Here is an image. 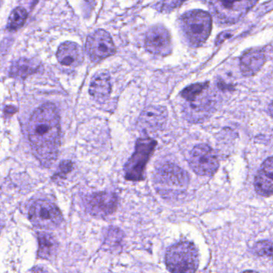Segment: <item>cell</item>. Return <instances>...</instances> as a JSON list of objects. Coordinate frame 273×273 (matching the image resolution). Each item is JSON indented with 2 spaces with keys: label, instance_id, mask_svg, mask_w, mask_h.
I'll return each instance as SVG.
<instances>
[{
  "label": "cell",
  "instance_id": "6da1fadb",
  "mask_svg": "<svg viewBox=\"0 0 273 273\" xmlns=\"http://www.w3.org/2000/svg\"><path fill=\"white\" fill-rule=\"evenodd\" d=\"M28 137L32 151L42 165L56 161L60 144V116L53 103L38 107L28 123Z\"/></svg>",
  "mask_w": 273,
  "mask_h": 273
},
{
  "label": "cell",
  "instance_id": "7a4b0ae2",
  "mask_svg": "<svg viewBox=\"0 0 273 273\" xmlns=\"http://www.w3.org/2000/svg\"><path fill=\"white\" fill-rule=\"evenodd\" d=\"M189 182L188 172L172 163H165L155 172V188L159 194L166 198H173L184 194L188 189Z\"/></svg>",
  "mask_w": 273,
  "mask_h": 273
},
{
  "label": "cell",
  "instance_id": "3957f363",
  "mask_svg": "<svg viewBox=\"0 0 273 273\" xmlns=\"http://www.w3.org/2000/svg\"><path fill=\"white\" fill-rule=\"evenodd\" d=\"M212 17L202 10L184 13L180 19V26L188 44L200 47L205 43L212 31Z\"/></svg>",
  "mask_w": 273,
  "mask_h": 273
},
{
  "label": "cell",
  "instance_id": "277c9868",
  "mask_svg": "<svg viewBox=\"0 0 273 273\" xmlns=\"http://www.w3.org/2000/svg\"><path fill=\"white\" fill-rule=\"evenodd\" d=\"M199 262L198 249L192 242H179L167 250L165 263L172 272H195Z\"/></svg>",
  "mask_w": 273,
  "mask_h": 273
},
{
  "label": "cell",
  "instance_id": "5b68a950",
  "mask_svg": "<svg viewBox=\"0 0 273 273\" xmlns=\"http://www.w3.org/2000/svg\"><path fill=\"white\" fill-rule=\"evenodd\" d=\"M153 139H139L135 144V152L124 166V177L128 181L138 182L145 179V169L150 157L157 147Z\"/></svg>",
  "mask_w": 273,
  "mask_h": 273
},
{
  "label": "cell",
  "instance_id": "8992f818",
  "mask_svg": "<svg viewBox=\"0 0 273 273\" xmlns=\"http://www.w3.org/2000/svg\"><path fill=\"white\" fill-rule=\"evenodd\" d=\"M258 0H211L212 12L222 24H233L241 20Z\"/></svg>",
  "mask_w": 273,
  "mask_h": 273
},
{
  "label": "cell",
  "instance_id": "52a82bcc",
  "mask_svg": "<svg viewBox=\"0 0 273 273\" xmlns=\"http://www.w3.org/2000/svg\"><path fill=\"white\" fill-rule=\"evenodd\" d=\"M29 219L33 225L42 229H54L63 221L57 206L48 200H37L29 211Z\"/></svg>",
  "mask_w": 273,
  "mask_h": 273
},
{
  "label": "cell",
  "instance_id": "ba28073f",
  "mask_svg": "<svg viewBox=\"0 0 273 273\" xmlns=\"http://www.w3.org/2000/svg\"><path fill=\"white\" fill-rule=\"evenodd\" d=\"M189 165L196 174L211 176L219 168V160L216 152L207 145L194 147L189 157Z\"/></svg>",
  "mask_w": 273,
  "mask_h": 273
},
{
  "label": "cell",
  "instance_id": "9c48e42d",
  "mask_svg": "<svg viewBox=\"0 0 273 273\" xmlns=\"http://www.w3.org/2000/svg\"><path fill=\"white\" fill-rule=\"evenodd\" d=\"M86 52L93 62H99L114 55L115 44L108 32L106 31H95L87 38Z\"/></svg>",
  "mask_w": 273,
  "mask_h": 273
},
{
  "label": "cell",
  "instance_id": "30bf717a",
  "mask_svg": "<svg viewBox=\"0 0 273 273\" xmlns=\"http://www.w3.org/2000/svg\"><path fill=\"white\" fill-rule=\"evenodd\" d=\"M145 48L156 56H167L172 53L170 32L162 25L151 28L145 36Z\"/></svg>",
  "mask_w": 273,
  "mask_h": 273
},
{
  "label": "cell",
  "instance_id": "8fae6325",
  "mask_svg": "<svg viewBox=\"0 0 273 273\" xmlns=\"http://www.w3.org/2000/svg\"><path fill=\"white\" fill-rule=\"evenodd\" d=\"M86 207L93 216L100 217L110 216L116 211L118 197L113 192H98L87 197Z\"/></svg>",
  "mask_w": 273,
  "mask_h": 273
},
{
  "label": "cell",
  "instance_id": "7c38bea8",
  "mask_svg": "<svg viewBox=\"0 0 273 273\" xmlns=\"http://www.w3.org/2000/svg\"><path fill=\"white\" fill-rule=\"evenodd\" d=\"M168 110L164 106H149L141 112L137 126L144 132H156L166 124Z\"/></svg>",
  "mask_w": 273,
  "mask_h": 273
},
{
  "label": "cell",
  "instance_id": "4fadbf2b",
  "mask_svg": "<svg viewBox=\"0 0 273 273\" xmlns=\"http://www.w3.org/2000/svg\"><path fill=\"white\" fill-rule=\"evenodd\" d=\"M204 92L195 99L187 101V104L184 107V113L188 121L193 123L202 122L208 119L213 112V101L207 95H204V97L201 96Z\"/></svg>",
  "mask_w": 273,
  "mask_h": 273
},
{
  "label": "cell",
  "instance_id": "5bb4252c",
  "mask_svg": "<svg viewBox=\"0 0 273 273\" xmlns=\"http://www.w3.org/2000/svg\"><path fill=\"white\" fill-rule=\"evenodd\" d=\"M266 61L265 52L260 48L244 52L240 58V70L244 76H252L261 69Z\"/></svg>",
  "mask_w": 273,
  "mask_h": 273
},
{
  "label": "cell",
  "instance_id": "9a60e30c",
  "mask_svg": "<svg viewBox=\"0 0 273 273\" xmlns=\"http://www.w3.org/2000/svg\"><path fill=\"white\" fill-rule=\"evenodd\" d=\"M255 191L262 196L268 197L273 192V163L272 157L267 158L263 163L261 168L255 176L254 181Z\"/></svg>",
  "mask_w": 273,
  "mask_h": 273
},
{
  "label": "cell",
  "instance_id": "2e32d148",
  "mask_svg": "<svg viewBox=\"0 0 273 273\" xmlns=\"http://www.w3.org/2000/svg\"><path fill=\"white\" fill-rule=\"evenodd\" d=\"M56 57L62 65L76 67L83 62V50L74 42H64L58 48Z\"/></svg>",
  "mask_w": 273,
  "mask_h": 273
},
{
  "label": "cell",
  "instance_id": "e0dca14e",
  "mask_svg": "<svg viewBox=\"0 0 273 273\" xmlns=\"http://www.w3.org/2000/svg\"><path fill=\"white\" fill-rule=\"evenodd\" d=\"M111 77L107 71H99L91 79L89 87L90 95L96 101L103 102L111 94Z\"/></svg>",
  "mask_w": 273,
  "mask_h": 273
},
{
  "label": "cell",
  "instance_id": "ac0fdd59",
  "mask_svg": "<svg viewBox=\"0 0 273 273\" xmlns=\"http://www.w3.org/2000/svg\"><path fill=\"white\" fill-rule=\"evenodd\" d=\"M39 256L43 259H51L56 255L58 248L56 239L51 234L39 233Z\"/></svg>",
  "mask_w": 273,
  "mask_h": 273
},
{
  "label": "cell",
  "instance_id": "d6986e66",
  "mask_svg": "<svg viewBox=\"0 0 273 273\" xmlns=\"http://www.w3.org/2000/svg\"><path fill=\"white\" fill-rule=\"evenodd\" d=\"M39 68V63L29 59H20L11 67L10 75L12 77L24 78L32 75Z\"/></svg>",
  "mask_w": 273,
  "mask_h": 273
},
{
  "label": "cell",
  "instance_id": "ffe728a7",
  "mask_svg": "<svg viewBox=\"0 0 273 273\" xmlns=\"http://www.w3.org/2000/svg\"><path fill=\"white\" fill-rule=\"evenodd\" d=\"M28 17L27 11L23 8H16L12 11L9 16L8 23V28L10 31L17 30L24 25Z\"/></svg>",
  "mask_w": 273,
  "mask_h": 273
},
{
  "label": "cell",
  "instance_id": "44dd1931",
  "mask_svg": "<svg viewBox=\"0 0 273 273\" xmlns=\"http://www.w3.org/2000/svg\"><path fill=\"white\" fill-rule=\"evenodd\" d=\"M208 87H209L208 82L194 83V84H192V85L187 87L186 88H184L181 91V96L184 99H186V101H189V100H192V99L197 97L206 90L208 89Z\"/></svg>",
  "mask_w": 273,
  "mask_h": 273
},
{
  "label": "cell",
  "instance_id": "7402d4cb",
  "mask_svg": "<svg viewBox=\"0 0 273 273\" xmlns=\"http://www.w3.org/2000/svg\"><path fill=\"white\" fill-rule=\"evenodd\" d=\"M123 238V234L120 229L117 228H109L107 236L105 237V245L110 248H116L120 245Z\"/></svg>",
  "mask_w": 273,
  "mask_h": 273
},
{
  "label": "cell",
  "instance_id": "603a6c76",
  "mask_svg": "<svg viewBox=\"0 0 273 273\" xmlns=\"http://www.w3.org/2000/svg\"><path fill=\"white\" fill-rule=\"evenodd\" d=\"M187 0H161L155 4L154 8L163 13H169L181 6Z\"/></svg>",
  "mask_w": 273,
  "mask_h": 273
},
{
  "label": "cell",
  "instance_id": "cb8c5ba5",
  "mask_svg": "<svg viewBox=\"0 0 273 273\" xmlns=\"http://www.w3.org/2000/svg\"><path fill=\"white\" fill-rule=\"evenodd\" d=\"M254 252L259 256L271 257L272 254V243L269 240H263L255 243Z\"/></svg>",
  "mask_w": 273,
  "mask_h": 273
},
{
  "label": "cell",
  "instance_id": "d4e9b609",
  "mask_svg": "<svg viewBox=\"0 0 273 273\" xmlns=\"http://www.w3.org/2000/svg\"><path fill=\"white\" fill-rule=\"evenodd\" d=\"M72 169V163L69 161H63L60 163V168L58 169V172L54 177H60L64 178Z\"/></svg>",
  "mask_w": 273,
  "mask_h": 273
},
{
  "label": "cell",
  "instance_id": "484cf974",
  "mask_svg": "<svg viewBox=\"0 0 273 273\" xmlns=\"http://www.w3.org/2000/svg\"><path fill=\"white\" fill-rule=\"evenodd\" d=\"M232 35V33L231 32H222L221 34L218 36L217 40H216V45H219V44H222L224 40L231 37Z\"/></svg>",
  "mask_w": 273,
  "mask_h": 273
},
{
  "label": "cell",
  "instance_id": "4316f807",
  "mask_svg": "<svg viewBox=\"0 0 273 273\" xmlns=\"http://www.w3.org/2000/svg\"><path fill=\"white\" fill-rule=\"evenodd\" d=\"M16 111V107H13V106H8V107H7L6 108H5V110H4V112L6 113V114H11V115L14 114Z\"/></svg>",
  "mask_w": 273,
  "mask_h": 273
},
{
  "label": "cell",
  "instance_id": "83f0119b",
  "mask_svg": "<svg viewBox=\"0 0 273 273\" xmlns=\"http://www.w3.org/2000/svg\"><path fill=\"white\" fill-rule=\"evenodd\" d=\"M3 0H0V4H1V3H2Z\"/></svg>",
  "mask_w": 273,
  "mask_h": 273
}]
</instances>
